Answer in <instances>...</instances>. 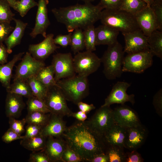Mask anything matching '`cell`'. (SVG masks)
<instances>
[{
    "label": "cell",
    "instance_id": "ac0fdd59",
    "mask_svg": "<svg viewBox=\"0 0 162 162\" xmlns=\"http://www.w3.org/2000/svg\"><path fill=\"white\" fill-rule=\"evenodd\" d=\"M147 135V130L142 124L127 128L124 148L136 150L143 144Z\"/></svg>",
    "mask_w": 162,
    "mask_h": 162
},
{
    "label": "cell",
    "instance_id": "484cf974",
    "mask_svg": "<svg viewBox=\"0 0 162 162\" xmlns=\"http://www.w3.org/2000/svg\"><path fill=\"white\" fill-rule=\"evenodd\" d=\"M149 49L153 56L162 59V31L156 29L147 37Z\"/></svg>",
    "mask_w": 162,
    "mask_h": 162
},
{
    "label": "cell",
    "instance_id": "52a82bcc",
    "mask_svg": "<svg viewBox=\"0 0 162 162\" xmlns=\"http://www.w3.org/2000/svg\"><path fill=\"white\" fill-rule=\"evenodd\" d=\"M153 56L149 49L128 54L124 58L123 72L138 74L143 72L152 66Z\"/></svg>",
    "mask_w": 162,
    "mask_h": 162
},
{
    "label": "cell",
    "instance_id": "e0dca14e",
    "mask_svg": "<svg viewBox=\"0 0 162 162\" xmlns=\"http://www.w3.org/2000/svg\"><path fill=\"white\" fill-rule=\"evenodd\" d=\"M134 15L140 29L146 37L157 29L155 17L150 6L147 5Z\"/></svg>",
    "mask_w": 162,
    "mask_h": 162
},
{
    "label": "cell",
    "instance_id": "ba28073f",
    "mask_svg": "<svg viewBox=\"0 0 162 162\" xmlns=\"http://www.w3.org/2000/svg\"><path fill=\"white\" fill-rule=\"evenodd\" d=\"M85 122L93 130L103 137L115 123L113 110L110 106H101L88 120Z\"/></svg>",
    "mask_w": 162,
    "mask_h": 162
},
{
    "label": "cell",
    "instance_id": "f5cc1de1",
    "mask_svg": "<svg viewBox=\"0 0 162 162\" xmlns=\"http://www.w3.org/2000/svg\"><path fill=\"white\" fill-rule=\"evenodd\" d=\"M89 162H109V160L107 154L102 153L94 156Z\"/></svg>",
    "mask_w": 162,
    "mask_h": 162
},
{
    "label": "cell",
    "instance_id": "7c38bea8",
    "mask_svg": "<svg viewBox=\"0 0 162 162\" xmlns=\"http://www.w3.org/2000/svg\"><path fill=\"white\" fill-rule=\"evenodd\" d=\"M130 83L124 81L117 82L113 86L109 95L105 100L102 106H110L117 104H124L126 102H130L133 105L135 103V95L128 94L127 93Z\"/></svg>",
    "mask_w": 162,
    "mask_h": 162
},
{
    "label": "cell",
    "instance_id": "30bf717a",
    "mask_svg": "<svg viewBox=\"0 0 162 162\" xmlns=\"http://www.w3.org/2000/svg\"><path fill=\"white\" fill-rule=\"evenodd\" d=\"M73 59L70 52L59 53L53 56L51 64L54 68V79L56 82L76 75Z\"/></svg>",
    "mask_w": 162,
    "mask_h": 162
},
{
    "label": "cell",
    "instance_id": "ab89813d",
    "mask_svg": "<svg viewBox=\"0 0 162 162\" xmlns=\"http://www.w3.org/2000/svg\"><path fill=\"white\" fill-rule=\"evenodd\" d=\"M62 162H63L83 161L80 156L69 147L67 145L62 154Z\"/></svg>",
    "mask_w": 162,
    "mask_h": 162
},
{
    "label": "cell",
    "instance_id": "4dcf8cb0",
    "mask_svg": "<svg viewBox=\"0 0 162 162\" xmlns=\"http://www.w3.org/2000/svg\"><path fill=\"white\" fill-rule=\"evenodd\" d=\"M147 5V4L142 0H121L118 9L134 15Z\"/></svg>",
    "mask_w": 162,
    "mask_h": 162
},
{
    "label": "cell",
    "instance_id": "8992f818",
    "mask_svg": "<svg viewBox=\"0 0 162 162\" xmlns=\"http://www.w3.org/2000/svg\"><path fill=\"white\" fill-rule=\"evenodd\" d=\"M44 101L51 113L62 117L72 116L73 112L68 107L67 100L57 85L48 88Z\"/></svg>",
    "mask_w": 162,
    "mask_h": 162
},
{
    "label": "cell",
    "instance_id": "74e56055",
    "mask_svg": "<svg viewBox=\"0 0 162 162\" xmlns=\"http://www.w3.org/2000/svg\"><path fill=\"white\" fill-rule=\"evenodd\" d=\"M38 5V3L34 0H20L17 1L14 9L23 17L31 8Z\"/></svg>",
    "mask_w": 162,
    "mask_h": 162
},
{
    "label": "cell",
    "instance_id": "d6986e66",
    "mask_svg": "<svg viewBox=\"0 0 162 162\" xmlns=\"http://www.w3.org/2000/svg\"><path fill=\"white\" fill-rule=\"evenodd\" d=\"M63 118L59 116L51 113L48 122L42 128L40 134L46 138L62 137L67 127L66 122Z\"/></svg>",
    "mask_w": 162,
    "mask_h": 162
},
{
    "label": "cell",
    "instance_id": "d6a6232c",
    "mask_svg": "<svg viewBox=\"0 0 162 162\" xmlns=\"http://www.w3.org/2000/svg\"><path fill=\"white\" fill-rule=\"evenodd\" d=\"M50 113H46L39 112H28L25 118L26 123L39 125L42 127L48 122L50 117Z\"/></svg>",
    "mask_w": 162,
    "mask_h": 162
},
{
    "label": "cell",
    "instance_id": "7a4b0ae2",
    "mask_svg": "<svg viewBox=\"0 0 162 162\" xmlns=\"http://www.w3.org/2000/svg\"><path fill=\"white\" fill-rule=\"evenodd\" d=\"M104 9L100 2L96 5L86 3L54 8L51 11L57 21L64 24L68 32L72 33L76 28L83 30L94 25L100 20L101 12Z\"/></svg>",
    "mask_w": 162,
    "mask_h": 162
},
{
    "label": "cell",
    "instance_id": "5bb4252c",
    "mask_svg": "<svg viewBox=\"0 0 162 162\" xmlns=\"http://www.w3.org/2000/svg\"><path fill=\"white\" fill-rule=\"evenodd\" d=\"M115 123L126 128L141 124L137 112L130 107L121 105L113 110Z\"/></svg>",
    "mask_w": 162,
    "mask_h": 162
},
{
    "label": "cell",
    "instance_id": "d4e9b609",
    "mask_svg": "<svg viewBox=\"0 0 162 162\" xmlns=\"http://www.w3.org/2000/svg\"><path fill=\"white\" fill-rule=\"evenodd\" d=\"M24 52L15 54L12 60L7 63L0 64V82L5 87L7 92L9 90L11 84L12 72L15 64L21 60Z\"/></svg>",
    "mask_w": 162,
    "mask_h": 162
},
{
    "label": "cell",
    "instance_id": "8fae6325",
    "mask_svg": "<svg viewBox=\"0 0 162 162\" xmlns=\"http://www.w3.org/2000/svg\"><path fill=\"white\" fill-rule=\"evenodd\" d=\"M16 66L14 79L25 80L35 76L38 71L45 66L44 61L36 59L29 52H26Z\"/></svg>",
    "mask_w": 162,
    "mask_h": 162
},
{
    "label": "cell",
    "instance_id": "6f0895ef",
    "mask_svg": "<svg viewBox=\"0 0 162 162\" xmlns=\"http://www.w3.org/2000/svg\"><path fill=\"white\" fill-rule=\"evenodd\" d=\"M82 1L85 2L86 3H91L92 2L94 1L95 0H80Z\"/></svg>",
    "mask_w": 162,
    "mask_h": 162
},
{
    "label": "cell",
    "instance_id": "ee69618b",
    "mask_svg": "<svg viewBox=\"0 0 162 162\" xmlns=\"http://www.w3.org/2000/svg\"><path fill=\"white\" fill-rule=\"evenodd\" d=\"M14 28L10 23L0 22V43L4 42Z\"/></svg>",
    "mask_w": 162,
    "mask_h": 162
},
{
    "label": "cell",
    "instance_id": "2e32d148",
    "mask_svg": "<svg viewBox=\"0 0 162 162\" xmlns=\"http://www.w3.org/2000/svg\"><path fill=\"white\" fill-rule=\"evenodd\" d=\"M49 3L48 0L38 1L35 26L30 34L32 38H35L39 34H41L44 38L46 35V30L50 25L47 8Z\"/></svg>",
    "mask_w": 162,
    "mask_h": 162
},
{
    "label": "cell",
    "instance_id": "3957f363",
    "mask_svg": "<svg viewBox=\"0 0 162 162\" xmlns=\"http://www.w3.org/2000/svg\"><path fill=\"white\" fill-rule=\"evenodd\" d=\"M100 20L102 24L122 33L140 29L134 15L118 9H104L101 12Z\"/></svg>",
    "mask_w": 162,
    "mask_h": 162
},
{
    "label": "cell",
    "instance_id": "6da1fadb",
    "mask_svg": "<svg viewBox=\"0 0 162 162\" xmlns=\"http://www.w3.org/2000/svg\"><path fill=\"white\" fill-rule=\"evenodd\" d=\"M62 137L83 161L89 162L95 155L106 152L107 146L103 137L93 130L85 121H78L67 127Z\"/></svg>",
    "mask_w": 162,
    "mask_h": 162
},
{
    "label": "cell",
    "instance_id": "f35d334b",
    "mask_svg": "<svg viewBox=\"0 0 162 162\" xmlns=\"http://www.w3.org/2000/svg\"><path fill=\"white\" fill-rule=\"evenodd\" d=\"M150 6L155 17L157 29L162 31V0H154Z\"/></svg>",
    "mask_w": 162,
    "mask_h": 162
},
{
    "label": "cell",
    "instance_id": "f546056e",
    "mask_svg": "<svg viewBox=\"0 0 162 162\" xmlns=\"http://www.w3.org/2000/svg\"><path fill=\"white\" fill-rule=\"evenodd\" d=\"M26 81L30 87L33 95L44 100L48 88L35 76L28 78Z\"/></svg>",
    "mask_w": 162,
    "mask_h": 162
},
{
    "label": "cell",
    "instance_id": "7dc6e473",
    "mask_svg": "<svg viewBox=\"0 0 162 162\" xmlns=\"http://www.w3.org/2000/svg\"><path fill=\"white\" fill-rule=\"evenodd\" d=\"M72 34V32H70L65 35L59 34L54 38V42L56 44L66 47L70 45Z\"/></svg>",
    "mask_w": 162,
    "mask_h": 162
},
{
    "label": "cell",
    "instance_id": "e575fe53",
    "mask_svg": "<svg viewBox=\"0 0 162 162\" xmlns=\"http://www.w3.org/2000/svg\"><path fill=\"white\" fill-rule=\"evenodd\" d=\"M124 148L117 146H108L106 153L108 155L109 162H125L126 154Z\"/></svg>",
    "mask_w": 162,
    "mask_h": 162
},
{
    "label": "cell",
    "instance_id": "f6af8a7d",
    "mask_svg": "<svg viewBox=\"0 0 162 162\" xmlns=\"http://www.w3.org/2000/svg\"><path fill=\"white\" fill-rule=\"evenodd\" d=\"M24 137V136L18 134L9 128L2 136V140L5 143H9L16 140H22Z\"/></svg>",
    "mask_w": 162,
    "mask_h": 162
},
{
    "label": "cell",
    "instance_id": "816d5d0a",
    "mask_svg": "<svg viewBox=\"0 0 162 162\" xmlns=\"http://www.w3.org/2000/svg\"><path fill=\"white\" fill-rule=\"evenodd\" d=\"M80 110L86 113H88L90 111L95 109L94 105L91 104H88L82 102V101L79 102L76 104Z\"/></svg>",
    "mask_w": 162,
    "mask_h": 162
},
{
    "label": "cell",
    "instance_id": "db71d44e",
    "mask_svg": "<svg viewBox=\"0 0 162 162\" xmlns=\"http://www.w3.org/2000/svg\"><path fill=\"white\" fill-rule=\"evenodd\" d=\"M72 116L76 118L78 121L84 122L87 118L86 114L80 110L76 112H73Z\"/></svg>",
    "mask_w": 162,
    "mask_h": 162
},
{
    "label": "cell",
    "instance_id": "8d00e7d4",
    "mask_svg": "<svg viewBox=\"0 0 162 162\" xmlns=\"http://www.w3.org/2000/svg\"><path fill=\"white\" fill-rule=\"evenodd\" d=\"M10 7L6 0H0V22L10 23L14 20L15 14L12 12Z\"/></svg>",
    "mask_w": 162,
    "mask_h": 162
},
{
    "label": "cell",
    "instance_id": "91938a15",
    "mask_svg": "<svg viewBox=\"0 0 162 162\" xmlns=\"http://www.w3.org/2000/svg\"></svg>",
    "mask_w": 162,
    "mask_h": 162
},
{
    "label": "cell",
    "instance_id": "4316f807",
    "mask_svg": "<svg viewBox=\"0 0 162 162\" xmlns=\"http://www.w3.org/2000/svg\"><path fill=\"white\" fill-rule=\"evenodd\" d=\"M47 138L40 134L21 140L20 145L25 148L32 152L39 151L44 148Z\"/></svg>",
    "mask_w": 162,
    "mask_h": 162
},
{
    "label": "cell",
    "instance_id": "9f6ffc18",
    "mask_svg": "<svg viewBox=\"0 0 162 162\" xmlns=\"http://www.w3.org/2000/svg\"><path fill=\"white\" fill-rule=\"evenodd\" d=\"M143 1L145 2L147 5L150 6L151 4L152 3L153 0H142Z\"/></svg>",
    "mask_w": 162,
    "mask_h": 162
},
{
    "label": "cell",
    "instance_id": "277c9868",
    "mask_svg": "<svg viewBox=\"0 0 162 162\" xmlns=\"http://www.w3.org/2000/svg\"><path fill=\"white\" fill-rule=\"evenodd\" d=\"M67 100L77 104L86 98L89 93L88 77L79 75L60 80L56 82Z\"/></svg>",
    "mask_w": 162,
    "mask_h": 162
},
{
    "label": "cell",
    "instance_id": "7bdbcfd3",
    "mask_svg": "<svg viewBox=\"0 0 162 162\" xmlns=\"http://www.w3.org/2000/svg\"><path fill=\"white\" fill-rule=\"evenodd\" d=\"M28 161L30 162H50L48 156L43 150L32 152L30 154Z\"/></svg>",
    "mask_w": 162,
    "mask_h": 162
},
{
    "label": "cell",
    "instance_id": "f907efd6",
    "mask_svg": "<svg viewBox=\"0 0 162 162\" xmlns=\"http://www.w3.org/2000/svg\"><path fill=\"white\" fill-rule=\"evenodd\" d=\"M8 54L6 46L3 42L0 43V64L7 63Z\"/></svg>",
    "mask_w": 162,
    "mask_h": 162
},
{
    "label": "cell",
    "instance_id": "b9f144b4",
    "mask_svg": "<svg viewBox=\"0 0 162 162\" xmlns=\"http://www.w3.org/2000/svg\"><path fill=\"white\" fill-rule=\"evenodd\" d=\"M42 128L41 126L35 124H27L26 127L24 138L32 137L40 135Z\"/></svg>",
    "mask_w": 162,
    "mask_h": 162
},
{
    "label": "cell",
    "instance_id": "44dd1931",
    "mask_svg": "<svg viewBox=\"0 0 162 162\" xmlns=\"http://www.w3.org/2000/svg\"><path fill=\"white\" fill-rule=\"evenodd\" d=\"M127 128L115 123L103 136L106 146H117L124 148Z\"/></svg>",
    "mask_w": 162,
    "mask_h": 162
},
{
    "label": "cell",
    "instance_id": "681fc988",
    "mask_svg": "<svg viewBox=\"0 0 162 162\" xmlns=\"http://www.w3.org/2000/svg\"><path fill=\"white\" fill-rule=\"evenodd\" d=\"M121 0H100V2L104 9H118Z\"/></svg>",
    "mask_w": 162,
    "mask_h": 162
},
{
    "label": "cell",
    "instance_id": "c3c4849f",
    "mask_svg": "<svg viewBox=\"0 0 162 162\" xmlns=\"http://www.w3.org/2000/svg\"><path fill=\"white\" fill-rule=\"evenodd\" d=\"M136 150H131V152L126 153L125 162H143L144 161V159L141 154Z\"/></svg>",
    "mask_w": 162,
    "mask_h": 162
},
{
    "label": "cell",
    "instance_id": "7402d4cb",
    "mask_svg": "<svg viewBox=\"0 0 162 162\" xmlns=\"http://www.w3.org/2000/svg\"><path fill=\"white\" fill-rule=\"evenodd\" d=\"M96 46L112 45L117 41L119 32L106 25L102 24L95 28Z\"/></svg>",
    "mask_w": 162,
    "mask_h": 162
},
{
    "label": "cell",
    "instance_id": "4fadbf2b",
    "mask_svg": "<svg viewBox=\"0 0 162 162\" xmlns=\"http://www.w3.org/2000/svg\"><path fill=\"white\" fill-rule=\"evenodd\" d=\"M122 34L125 44L124 49V52L128 54L149 49L147 37L140 29Z\"/></svg>",
    "mask_w": 162,
    "mask_h": 162
},
{
    "label": "cell",
    "instance_id": "cb8c5ba5",
    "mask_svg": "<svg viewBox=\"0 0 162 162\" xmlns=\"http://www.w3.org/2000/svg\"><path fill=\"white\" fill-rule=\"evenodd\" d=\"M13 20L15 23V27L4 41L9 54L11 53L13 48L20 44L28 25L27 23L24 22L20 19L14 18Z\"/></svg>",
    "mask_w": 162,
    "mask_h": 162
},
{
    "label": "cell",
    "instance_id": "680465c9",
    "mask_svg": "<svg viewBox=\"0 0 162 162\" xmlns=\"http://www.w3.org/2000/svg\"><path fill=\"white\" fill-rule=\"evenodd\" d=\"M16 0V1H20V0Z\"/></svg>",
    "mask_w": 162,
    "mask_h": 162
},
{
    "label": "cell",
    "instance_id": "9c48e42d",
    "mask_svg": "<svg viewBox=\"0 0 162 162\" xmlns=\"http://www.w3.org/2000/svg\"><path fill=\"white\" fill-rule=\"evenodd\" d=\"M73 60L76 74L87 77L97 71L101 63L100 58L95 53L86 50L76 54Z\"/></svg>",
    "mask_w": 162,
    "mask_h": 162
},
{
    "label": "cell",
    "instance_id": "ffe728a7",
    "mask_svg": "<svg viewBox=\"0 0 162 162\" xmlns=\"http://www.w3.org/2000/svg\"><path fill=\"white\" fill-rule=\"evenodd\" d=\"M67 146L62 137L47 138L45 147L43 150L50 162L62 161V154Z\"/></svg>",
    "mask_w": 162,
    "mask_h": 162
},
{
    "label": "cell",
    "instance_id": "5b68a950",
    "mask_svg": "<svg viewBox=\"0 0 162 162\" xmlns=\"http://www.w3.org/2000/svg\"><path fill=\"white\" fill-rule=\"evenodd\" d=\"M124 53L122 45L118 41L108 46L100 58L104 66L103 73L107 79L113 80L121 76L123 72Z\"/></svg>",
    "mask_w": 162,
    "mask_h": 162
},
{
    "label": "cell",
    "instance_id": "9a60e30c",
    "mask_svg": "<svg viewBox=\"0 0 162 162\" xmlns=\"http://www.w3.org/2000/svg\"><path fill=\"white\" fill-rule=\"evenodd\" d=\"M54 36L53 34H48L39 43L29 45L28 52L36 59L44 61L56 50L60 48L55 43Z\"/></svg>",
    "mask_w": 162,
    "mask_h": 162
},
{
    "label": "cell",
    "instance_id": "11a10c76",
    "mask_svg": "<svg viewBox=\"0 0 162 162\" xmlns=\"http://www.w3.org/2000/svg\"><path fill=\"white\" fill-rule=\"evenodd\" d=\"M9 3L11 7L14 8L17 2L16 0H6Z\"/></svg>",
    "mask_w": 162,
    "mask_h": 162
},
{
    "label": "cell",
    "instance_id": "d590c367",
    "mask_svg": "<svg viewBox=\"0 0 162 162\" xmlns=\"http://www.w3.org/2000/svg\"><path fill=\"white\" fill-rule=\"evenodd\" d=\"M95 28L94 25H92L83 29L85 48L86 51L93 52L96 50Z\"/></svg>",
    "mask_w": 162,
    "mask_h": 162
},
{
    "label": "cell",
    "instance_id": "60d3db41",
    "mask_svg": "<svg viewBox=\"0 0 162 162\" xmlns=\"http://www.w3.org/2000/svg\"><path fill=\"white\" fill-rule=\"evenodd\" d=\"M10 128L19 134L21 135L25 131V125L26 123L25 118L17 120L13 117H9Z\"/></svg>",
    "mask_w": 162,
    "mask_h": 162
},
{
    "label": "cell",
    "instance_id": "f1b7e54d",
    "mask_svg": "<svg viewBox=\"0 0 162 162\" xmlns=\"http://www.w3.org/2000/svg\"><path fill=\"white\" fill-rule=\"evenodd\" d=\"M7 92L15 94L27 98L33 96L30 88L26 81L19 79H14Z\"/></svg>",
    "mask_w": 162,
    "mask_h": 162
},
{
    "label": "cell",
    "instance_id": "bcb514c9",
    "mask_svg": "<svg viewBox=\"0 0 162 162\" xmlns=\"http://www.w3.org/2000/svg\"><path fill=\"white\" fill-rule=\"evenodd\" d=\"M153 104L156 113L160 116L162 115V88H160L154 95Z\"/></svg>",
    "mask_w": 162,
    "mask_h": 162
},
{
    "label": "cell",
    "instance_id": "1f68e13d",
    "mask_svg": "<svg viewBox=\"0 0 162 162\" xmlns=\"http://www.w3.org/2000/svg\"><path fill=\"white\" fill-rule=\"evenodd\" d=\"M70 45L75 54L85 48L84 37L82 29L76 28L74 31L71 35Z\"/></svg>",
    "mask_w": 162,
    "mask_h": 162
},
{
    "label": "cell",
    "instance_id": "603a6c76",
    "mask_svg": "<svg viewBox=\"0 0 162 162\" xmlns=\"http://www.w3.org/2000/svg\"><path fill=\"white\" fill-rule=\"evenodd\" d=\"M25 106L22 96L7 92L5 106V113L7 117L15 118L19 117Z\"/></svg>",
    "mask_w": 162,
    "mask_h": 162
},
{
    "label": "cell",
    "instance_id": "83f0119b",
    "mask_svg": "<svg viewBox=\"0 0 162 162\" xmlns=\"http://www.w3.org/2000/svg\"><path fill=\"white\" fill-rule=\"evenodd\" d=\"M54 68L51 64L43 67L35 76L48 88L57 85L54 79Z\"/></svg>",
    "mask_w": 162,
    "mask_h": 162
},
{
    "label": "cell",
    "instance_id": "836d02e7",
    "mask_svg": "<svg viewBox=\"0 0 162 162\" xmlns=\"http://www.w3.org/2000/svg\"><path fill=\"white\" fill-rule=\"evenodd\" d=\"M28 98L26 102L28 112H39L46 113H50L44 100L33 95Z\"/></svg>",
    "mask_w": 162,
    "mask_h": 162
}]
</instances>
